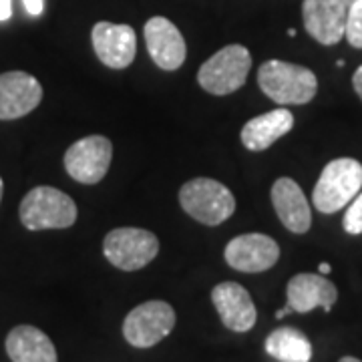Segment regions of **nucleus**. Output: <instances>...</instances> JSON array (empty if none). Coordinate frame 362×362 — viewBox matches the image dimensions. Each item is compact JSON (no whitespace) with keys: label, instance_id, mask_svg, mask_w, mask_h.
I'll return each mask as SVG.
<instances>
[{"label":"nucleus","instance_id":"obj_5","mask_svg":"<svg viewBox=\"0 0 362 362\" xmlns=\"http://www.w3.org/2000/svg\"><path fill=\"white\" fill-rule=\"evenodd\" d=\"M252 69V54L242 45H228L209 57L197 71V83L211 95H230L242 89Z\"/></svg>","mask_w":362,"mask_h":362},{"label":"nucleus","instance_id":"obj_16","mask_svg":"<svg viewBox=\"0 0 362 362\" xmlns=\"http://www.w3.org/2000/svg\"><path fill=\"white\" fill-rule=\"evenodd\" d=\"M272 206L278 220L292 233H306L312 226L310 204L292 177H280L272 185Z\"/></svg>","mask_w":362,"mask_h":362},{"label":"nucleus","instance_id":"obj_4","mask_svg":"<svg viewBox=\"0 0 362 362\" xmlns=\"http://www.w3.org/2000/svg\"><path fill=\"white\" fill-rule=\"evenodd\" d=\"M180 206L204 226H220L233 216L235 197L221 181L195 177L181 185Z\"/></svg>","mask_w":362,"mask_h":362},{"label":"nucleus","instance_id":"obj_3","mask_svg":"<svg viewBox=\"0 0 362 362\" xmlns=\"http://www.w3.org/2000/svg\"><path fill=\"white\" fill-rule=\"evenodd\" d=\"M362 163L352 157H338L326 163L314 185L312 202L320 214H337L361 194Z\"/></svg>","mask_w":362,"mask_h":362},{"label":"nucleus","instance_id":"obj_25","mask_svg":"<svg viewBox=\"0 0 362 362\" xmlns=\"http://www.w3.org/2000/svg\"><path fill=\"white\" fill-rule=\"evenodd\" d=\"M332 272V266L330 264H326V262H322L320 266H318V274H322V276H328Z\"/></svg>","mask_w":362,"mask_h":362},{"label":"nucleus","instance_id":"obj_20","mask_svg":"<svg viewBox=\"0 0 362 362\" xmlns=\"http://www.w3.org/2000/svg\"><path fill=\"white\" fill-rule=\"evenodd\" d=\"M344 37L350 42V47L362 49V0H356L349 6Z\"/></svg>","mask_w":362,"mask_h":362},{"label":"nucleus","instance_id":"obj_29","mask_svg":"<svg viewBox=\"0 0 362 362\" xmlns=\"http://www.w3.org/2000/svg\"><path fill=\"white\" fill-rule=\"evenodd\" d=\"M288 37H296V28H290L288 30Z\"/></svg>","mask_w":362,"mask_h":362},{"label":"nucleus","instance_id":"obj_27","mask_svg":"<svg viewBox=\"0 0 362 362\" xmlns=\"http://www.w3.org/2000/svg\"><path fill=\"white\" fill-rule=\"evenodd\" d=\"M338 362H362L361 358H354V356H342Z\"/></svg>","mask_w":362,"mask_h":362},{"label":"nucleus","instance_id":"obj_30","mask_svg":"<svg viewBox=\"0 0 362 362\" xmlns=\"http://www.w3.org/2000/svg\"><path fill=\"white\" fill-rule=\"evenodd\" d=\"M342 2H344L346 6H350V4H352V2H356V0H342Z\"/></svg>","mask_w":362,"mask_h":362},{"label":"nucleus","instance_id":"obj_24","mask_svg":"<svg viewBox=\"0 0 362 362\" xmlns=\"http://www.w3.org/2000/svg\"><path fill=\"white\" fill-rule=\"evenodd\" d=\"M352 87H354V90H356V95L361 97L362 101V65L356 69V73L352 75Z\"/></svg>","mask_w":362,"mask_h":362},{"label":"nucleus","instance_id":"obj_21","mask_svg":"<svg viewBox=\"0 0 362 362\" xmlns=\"http://www.w3.org/2000/svg\"><path fill=\"white\" fill-rule=\"evenodd\" d=\"M342 226H344V232L350 233V235H361L362 233V194H358L350 202Z\"/></svg>","mask_w":362,"mask_h":362},{"label":"nucleus","instance_id":"obj_26","mask_svg":"<svg viewBox=\"0 0 362 362\" xmlns=\"http://www.w3.org/2000/svg\"><path fill=\"white\" fill-rule=\"evenodd\" d=\"M290 312H292V308H290V306L286 304V306H284V308H282V310L276 312V318H278V320H282V318H284V316H288Z\"/></svg>","mask_w":362,"mask_h":362},{"label":"nucleus","instance_id":"obj_6","mask_svg":"<svg viewBox=\"0 0 362 362\" xmlns=\"http://www.w3.org/2000/svg\"><path fill=\"white\" fill-rule=\"evenodd\" d=\"M103 254L119 270H141L159 254V240L143 228H117L105 235Z\"/></svg>","mask_w":362,"mask_h":362},{"label":"nucleus","instance_id":"obj_11","mask_svg":"<svg viewBox=\"0 0 362 362\" xmlns=\"http://www.w3.org/2000/svg\"><path fill=\"white\" fill-rule=\"evenodd\" d=\"M93 49L99 61L109 69H127L137 52V37L129 25L101 21L90 33Z\"/></svg>","mask_w":362,"mask_h":362},{"label":"nucleus","instance_id":"obj_19","mask_svg":"<svg viewBox=\"0 0 362 362\" xmlns=\"http://www.w3.org/2000/svg\"><path fill=\"white\" fill-rule=\"evenodd\" d=\"M266 352L278 362H310L312 344L304 332L292 326L276 328L266 338Z\"/></svg>","mask_w":362,"mask_h":362},{"label":"nucleus","instance_id":"obj_17","mask_svg":"<svg viewBox=\"0 0 362 362\" xmlns=\"http://www.w3.org/2000/svg\"><path fill=\"white\" fill-rule=\"evenodd\" d=\"M4 346L13 362H59L51 338L30 324L14 326L6 337Z\"/></svg>","mask_w":362,"mask_h":362},{"label":"nucleus","instance_id":"obj_1","mask_svg":"<svg viewBox=\"0 0 362 362\" xmlns=\"http://www.w3.org/2000/svg\"><path fill=\"white\" fill-rule=\"evenodd\" d=\"M258 85L278 105H306L318 93V78L308 66L272 59L259 66Z\"/></svg>","mask_w":362,"mask_h":362},{"label":"nucleus","instance_id":"obj_13","mask_svg":"<svg viewBox=\"0 0 362 362\" xmlns=\"http://www.w3.org/2000/svg\"><path fill=\"white\" fill-rule=\"evenodd\" d=\"M349 6L342 0H304L302 18L306 33L320 45H337L344 39Z\"/></svg>","mask_w":362,"mask_h":362},{"label":"nucleus","instance_id":"obj_18","mask_svg":"<svg viewBox=\"0 0 362 362\" xmlns=\"http://www.w3.org/2000/svg\"><path fill=\"white\" fill-rule=\"evenodd\" d=\"M294 127V115L286 109H274L270 113L250 119L242 129V143L250 151H264Z\"/></svg>","mask_w":362,"mask_h":362},{"label":"nucleus","instance_id":"obj_7","mask_svg":"<svg viewBox=\"0 0 362 362\" xmlns=\"http://www.w3.org/2000/svg\"><path fill=\"white\" fill-rule=\"evenodd\" d=\"M175 310L163 300H149L135 306L123 322V337L135 349H151L171 334Z\"/></svg>","mask_w":362,"mask_h":362},{"label":"nucleus","instance_id":"obj_12","mask_svg":"<svg viewBox=\"0 0 362 362\" xmlns=\"http://www.w3.org/2000/svg\"><path fill=\"white\" fill-rule=\"evenodd\" d=\"M42 101V85L25 71L0 75V121H13L35 111Z\"/></svg>","mask_w":362,"mask_h":362},{"label":"nucleus","instance_id":"obj_22","mask_svg":"<svg viewBox=\"0 0 362 362\" xmlns=\"http://www.w3.org/2000/svg\"><path fill=\"white\" fill-rule=\"evenodd\" d=\"M25 2L26 13L30 16H40L45 11V0H23Z\"/></svg>","mask_w":362,"mask_h":362},{"label":"nucleus","instance_id":"obj_28","mask_svg":"<svg viewBox=\"0 0 362 362\" xmlns=\"http://www.w3.org/2000/svg\"><path fill=\"white\" fill-rule=\"evenodd\" d=\"M2 192H4V181L0 177V202H2Z\"/></svg>","mask_w":362,"mask_h":362},{"label":"nucleus","instance_id":"obj_8","mask_svg":"<svg viewBox=\"0 0 362 362\" xmlns=\"http://www.w3.org/2000/svg\"><path fill=\"white\" fill-rule=\"evenodd\" d=\"M113 159V145L103 135H89L75 141L65 153L66 173L78 183L95 185L103 180Z\"/></svg>","mask_w":362,"mask_h":362},{"label":"nucleus","instance_id":"obj_9","mask_svg":"<svg viewBox=\"0 0 362 362\" xmlns=\"http://www.w3.org/2000/svg\"><path fill=\"white\" fill-rule=\"evenodd\" d=\"M223 258L233 270L259 274L276 266L280 259V246L266 233H242L226 246Z\"/></svg>","mask_w":362,"mask_h":362},{"label":"nucleus","instance_id":"obj_23","mask_svg":"<svg viewBox=\"0 0 362 362\" xmlns=\"http://www.w3.org/2000/svg\"><path fill=\"white\" fill-rule=\"evenodd\" d=\"M13 16V0H0V23Z\"/></svg>","mask_w":362,"mask_h":362},{"label":"nucleus","instance_id":"obj_14","mask_svg":"<svg viewBox=\"0 0 362 362\" xmlns=\"http://www.w3.org/2000/svg\"><path fill=\"white\" fill-rule=\"evenodd\" d=\"M211 302L221 322L233 332H247L258 320L254 300L246 288L238 282H221L211 290Z\"/></svg>","mask_w":362,"mask_h":362},{"label":"nucleus","instance_id":"obj_2","mask_svg":"<svg viewBox=\"0 0 362 362\" xmlns=\"http://www.w3.org/2000/svg\"><path fill=\"white\" fill-rule=\"evenodd\" d=\"M21 223L30 232L40 230H65L77 221V204L65 192L39 185L23 197L18 207Z\"/></svg>","mask_w":362,"mask_h":362},{"label":"nucleus","instance_id":"obj_15","mask_svg":"<svg viewBox=\"0 0 362 362\" xmlns=\"http://www.w3.org/2000/svg\"><path fill=\"white\" fill-rule=\"evenodd\" d=\"M286 298L292 312L306 314L314 308L332 310L337 304L338 290L322 274H296L286 286Z\"/></svg>","mask_w":362,"mask_h":362},{"label":"nucleus","instance_id":"obj_10","mask_svg":"<svg viewBox=\"0 0 362 362\" xmlns=\"http://www.w3.org/2000/svg\"><path fill=\"white\" fill-rule=\"evenodd\" d=\"M149 57L163 71H177L187 57V45L180 28L165 16H153L143 28Z\"/></svg>","mask_w":362,"mask_h":362}]
</instances>
